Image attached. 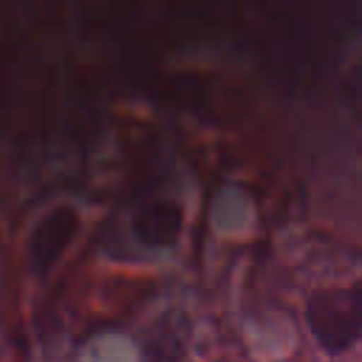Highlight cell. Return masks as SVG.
<instances>
[{
    "label": "cell",
    "mask_w": 362,
    "mask_h": 362,
    "mask_svg": "<svg viewBox=\"0 0 362 362\" xmlns=\"http://www.w3.org/2000/svg\"><path fill=\"white\" fill-rule=\"evenodd\" d=\"M308 328L331 354L345 351L359 337V297L356 291H322L308 303Z\"/></svg>",
    "instance_id": "6da1fadb"
},
{
    "label": "cell",
    "mask_w": 362,
    "mask_h": 362,
    "mask_svg": "<svg viewBox=\"0 0 362 362\" xmlns=\"http://www.w3.org/2000/svg\"><path fill=\"white\" fill-rule=\"evenodd\" d=\"M76 232H79V212L74 206L51 209L40 221V226H37V232L31 238V260H34V266L40 272H48L65 255V249L71 246Z\"/></svg>",
    "instance_id": "7a4b0ae2"
},
{
    "label": "cell",
    "mask_w": 362,
    "mask_h": 362,
    "mask_svg": "<svg viewBox=\"0 0 362 362\" xmlns=\"http://www.w3.org/2000/svg\"><path fill=\"white\" fill-rule=\"evenodd\" d=\"M181 218H184V212L175 201H147L133 221V232L139 235L141 243L167 246L178 238Z\"/></svg>",
    "instance_id": "3957f363"
}]
</instances>
